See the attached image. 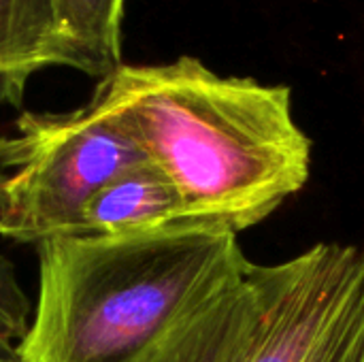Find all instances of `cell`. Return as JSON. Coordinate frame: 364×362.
<instances>
[{"label":"cell","mask_w":364,"mask_h":362,"mask_svg":"<svg viewBox=\"0 0 364 362\" xmlns=\"http://www.w3.org/2000/svg\"><path fill=\"white\" fill-rule=\"evenodd\" d=\"M186 220L183 203L154 162H141L96 192L70 235H122Z\"/></svg>","instance_id":"5b68a950"},{"label":"cell","mask_w":364,"mask_h":362,"mask_svg":"<svg viewBox=\"0 0 364 362\" xmlns=\"http://www.w3.org/2000/svg\"><path fill=\"white\" fill-rule=\"evenodd\" d=\"M96 92L173 183L186 220L241 233L309 179L311 141L292 117L286 85L220 77L181 55L122 64Z\"/></svg>","instance_id":"6da1fadb"},{"label":"cell","mask_w":364,"mask_h":362,"mask_svg":"<svg viewBox=\"0 0 364 362\" xmlns=\"http://www.w3.org/2000/svg\"><path fill=\"white\" fill-rule=\"evenodd\" d=\"M126 0H51L70 68L98 81L122 66V17Z\"/></svg>","instance_id":"52a82bcc"},{"label":"cell","mask_w":364,"mask_h":362,"mask_svg":"<svg viewBox=\"0 0 364 362\" xmlns=\"http://www.w3.org/2000/svg\"><path fill=\"white\" fill-rule=\"evenodd\" d=\"M147 160L96 90L66 113H21L0 137V235L38 245L70 233L96 192Z\"/></svg>","instance_id":"277c9868"},{"label":"cell","mask_w":364,"mask_h":362,"mask_svg":"<svg viewBox=\"0 0 364 362\" xmlns=\"http://www.w3.org/2000/svg\"><path fill=\"white\" fill-rule=\"evenodd\" d=\"M19 344V337L0 322V354H15V348Z\"/></svg>","instance_id":"9c48e42d"},{"label":"cell","mask_w":364,"mask_h":362,"mask_svg":"<svg viewBox=\"0 0 364 362\" xmlns=\"http://www.w3.org/2000/svg\"><path fill=\"white\" fill-rule=\"evenodd\" d=\"M51 66L70 68L51 0H0V102L21 105L30 77Z\"/></svg>","instance_id":"8992f818"},{"label":"cell","mask_w":364,"mask_h":362,"mask_svg":"<svg viewBox=\"0 0 364 362\" xmlns=\"http://www.w3.org/2000/svg\"><path fill=\"white\" fill-rule=\"evenodd\" d=\"M0 322L6 324L19 341L30 326V301L17 280L15 267L0 256Z\"/></svg>","instance_id":"ba28073f"},{"label":"cell","mask_w":364,"mask_h":362,"mask_svg":"<svg viewBox=\"0 0 364 362\" xmlns=\"http://www.w3.org/2000/svg\"><path fill=\"white\" fill-rule=\"evenodd\" d=\"M134 362H364V250L245 260Z\"/></svg>","instance_id":"3957f363"},{"label":"cell","mask_w":364,"mask_h":362,"mask_svg":"<svg viewBox=\"0 0 364 362\" xmlns=\"http://www.w3.org/2000/svg\"><path fill=\"white\" fill-rule=\"evenodd\" d=\"M237 233L175 220L38 243V297L19 362H134L192 303L245 265Z\"/></svg>","instance_id":"7a4b0ae2"},{"label":"cell","mask_w":364,"mask_h":362,"mask_svg":"<svg viewBox=\"0 0 364 362\" xmlns=\"http://www.w3.org/2000/svg\"><path fill=\"white\" fill-rule=\"evenodd\" d=\"M0 362H19L15 354H0Z\"/></svg>","instance_id":"30bf717a"}]
</instances>
